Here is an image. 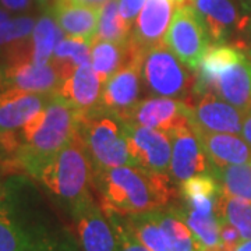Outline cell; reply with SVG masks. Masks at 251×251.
<instances>
[{"mask_svg":"<svg viewBox=\"0 0 251 251\" xmlns=\"http://www.w3.org/2000/svg\"><path fill=\"white\" fill-rule=\"evenodd\" d=\"M246 59V56L239 50V48H234L227 44H211L205 50V53L201 59V63L196 72V87L194 94L201 95L205 92H212L218 75L225 72L227 67H230L234 63Z\"/></svg>","mask_w":251,"mask_h":251,"instance_id":"cell-20","label":"cell"},{"mask_svg":"<svg viewBox=\"0 0 251 251\" xmlns=\"http://www.w3.org/2000/svg\"><path fill=\"white\" fill-rule=\"evenodd\" d=\"M212 92L219 98L246 110L251 106V73L247 59L234 63L216 78Z\"/></svg>","mask_w":251,"mask_h":251,"instance_id":"cell-22","label":"cell"},{"mask_svg":"<svg viewBox=\"0 0 251 251\" xmlns=\"http://www.w3.org/2000/svg\"><path fill=\"white\" fill-rule=\"evenodd\" d=\"M137 52L145 53L130 41V38L123 44L94 39L91 42V64L102 85L113 74H116Z\"/></svg>","mask_w":251,"mask_h":251,"instance_id":"cell-21","label":"cell"},{"mask_svg":"<svg viewBox=\"0 0 251 251\" xmlns=\"http://www.w3.org/2000/svg\"><path fill=\"white\" fill-rule=\"evenodd\" d=\"M181 60L162 42L150 48L143 57L141 75L151 94L168 98L191 97L196 87V72H190Z\"/></svg>","mask_w":251,"mask_h":251,"instance_id":"cell-6","label":"cell"},{"mask_svg":"<svg viewBox=\"0 0 251 251\" xmlns=\"http://www.w3.org/2000/svg\"><path fill=\"white\" fill-rule=\"evenodd\" d=\"M191 127V126H190ZM202 148L211 163V172L227 165H240L251 162V145L244 138L229 133H211L196 130Z\"/></svg>","mask_w":251,"mask_h":251,"instance_id":"cell-18","label":"cell"},{"mask_svg":"<svg viewBox=\"0 0 251 251\" xmlns=\"http://www.w3.org/2000/svg\"><path fill=\"white\" fill-rule=\"evenodd\" d=\"M38 1H39L41 4H46V3H49V1H52V3H53L54 0H38Z\"/></svg>","mask_w":251,"mask_h":251,"instance_id":"cell-43","label":"cell"},{"mask_svg":"<svg viewBox=\"0 0 251 251\" xmlns=\"http://www.w3.org/2000/svg\"><path fill=\"white\" fill-rule=\"evenodd\" d=\"M50 62L53 63L63 82L80 66L91 63V44L80 38L66 36L56 46Z\"/></svg>","mask_w":251,"mask_h":251,"instance_id":"cell-25","label":"cell"},{"mask_svg":"<svg viewBox=\"0 0 251 251\" xmlns=\"http://www.w3.org/2000/svg\"><path fill=\"white\" fill-rule=\"evenodd\" d=\"M188 106L184 100L155 97L137 102L123 119L127 123L159 128L172 133L188 125Z\"/></svg>","mask_w":251,"mask_h":251,"instance_id":"cell-11","label":"cell"},{"mask_svg":"<svg viewBox=\"0 0 251 251\" xmlns=\"http://www.w3.org/2000/svg\"><path fill=\"white\" fill-rule=\"evenodd\" d=\"M80 113L57 94L49 99L45 108L13 134V173L35 179L45 163L77 135Z\"/></svg>","mask_w":251,"mask_h":251,"instance_id":"cell-2","label":"cell"},{"mask_svg":"<svg viewBox=\"0 0 251 251\" xmlns=\"http://www.w3.org/2000/svg\"><path fill=\"white\" fill-rule=\"evenodd\" d=\"M74 230L82 251H117L115 229L102 206L88 201L72 216Z\"/></svg>","mask_w":251,"mask_h":251,"instance_id":"cell-12","label":"cell"},{"mask_svg":"<svg viewBox=\"0 0 251 251\" xmlns=\"http://www.w3.org/2000/svg\"><path fill=\"white\" fill-rule=\"evenodd\" d=\"M105 214L109 218L110 224L115 229V233H116L117 251H150L143 243L137 240L134 234L128 230V227L126 226L125 215H120L113 211H105Z\"/></svg>","mask_w":251,"mask_h":251,"instance_id":"cell-33","label":"cell"},{"mask_svg":"<svg viewBox=\"0 0 251 251\" xmlns=\"http://www.w3.org/2000/svg\"><path fill=\"white\" fill-rule=\"evenodd\" d=\"M247 1H249V3H250V4H251V0H247Z\"/></svg>","mask_w":251,"mask_h":251,"instance_id":"cell-46","label":"cell"},{"mask_svg":"<svg viewBox=\"0 0 251 251\" xmlns=\"http://www.w3.org/2000/svg\"><path fill=\"white\" fill-rule=\"evenodd\" d=\"M177 6H180V4H184V3H187L188 0H173Z\"/></svg>","mask_w":251,"mask_h":251,"instance_id":"cell-42","label":"cell"},{"mask_svg":"<svg viewBox=\"0 0 251 251\" xmlns=\"http://www.w3.org/2000/svg\"><path fill=\"white\" fill-rule=\"evenodd\" d=\"M249 31H250V35H251V20L249 21ZM250 52H251V48H250Z\"/></svg>","mask_w":251,"mask_h":251,"instance_id":"cell-45","label":"cell"},{"mask_svg":"<svg viewBox=\"0 0 251 251\" xmlns=\"http://www.w3.org/2000/svg\"><path fill=\"white\" fill-rule=\"evenodd\" d=\"M10 18V11H7L6 9H3V7H0V24L1 23H4V21H7Z\"/></svg>","mask_w":251,"mask_h":251,"instance_id":"cell-41","label":"cell"},{"mask_svg":"<svg viewBox=\"0 0 251 251\" xmlns=\"http://www.w3.org/2000/svg\"><path fill=\"white\" fill-rule=\"evenodd\" d=\"M233 251H251V239L249 240H242L236 247Z\"/></svg>","mask_w":251,"mask_h":251,"instance_id":"cell-39","label":"cell"},{"mask_svg":"<svg viewBox=\"0 0 251 251\" xmlns=\"http://www.w3.org/2000/svg\"><path fill=\"white\" fill-rule=\"evenodd\" d=\"M77 134L88 151L94 171L133 165L126 120L102 105L81 112Z\"/></svg>","mask_w":251,"mask_h":251,"instance_id":"cell-5","label":"cell"},{"mask_svg":"<svg viewBox=\"0 0 251 251\" xmlns=\"http://www.w3.org/2000/svg\"><path fill=\"white\" fill-rule=\"evenodd\" d=\"M99 9L78 0H54L49 10L66 35L91 44L98 31Z\"/></svg>","mask_w":251,"mask_h":251,"instance_id":"cell-17","label":"cell"},{"mask_svg":"<svg viewBox=\"0 0 251 251\" xmlns=\"http://www.w3.org/2000/svg\"><path fill=\"white\" fill-rule=\"evenodd\" d=\"M39 183L24 173L0 179V251H82L75 230Z\"/></svg>","mask_w":251,"mask_h":251,"instance_id":"cell-1","label":"cell"},{"mask_svg":"<svg viewBox=\"0 0 251 251\" xmlns=\"http://www.w3.org/2000/svg\"><path fill=\"white\" fill-rule=\"evenodd\" d=\"M250 73H251V63H250Z\"/></svg>","mask_w":251,"mask_h":251,"instance_id":"cell-47","label":"cell"},{"mask_svg":"<svg viewBox=\"0 0 251 251\" xmlns=\"http://www.w3.org/2000/svg\"><path fill=\"white\" fill-rule=\"evenodd\" d=\"M163 44L184 66L197 72L202 56L212 42L197 9L193 4L184 3L175 11Z\"/></svg>","mask_w":251,"mask_h":251,"instance_id":"cell-7","label":"cell"},{"mask_svg":"<svg viewBox=\"0 0 251 251\" xmlns=\"http://www.w3.org/2000/svg\"><path fill=\"white\" fill-rule=\"evenodd\" d=\"M53 95L6 87L0 91V138L14 134L39 113Z\"/></svg>","mask_w":251,"mask_h":251,"instance_id":"cell-14","label":"cell"},{"mask_svg":"<svg viewBox=\"0 0 251 251\" xmlns=\"http://www.w3.org/2000/svg\"><path fill=\"white\" fill-rule=\"evenodd\" d=\"M7 85H6V75H4V63L1 59V54H0V91L4 90Z\"/></svg>","mask_w":251,"mask_h":251,"instance_id":"cell-38","label":"cell"},{"mask_svg":"<svg viewBox=\"0 0 251 251\" xmlns=\"http://www.w3.org/2000/svg\"><path fill=\"white\" fill-rule=\"evenodd\" d=\"M143 52L137 53L126 63L125 66L103 84L102 90V106L109 109L120 117L138 102L140 82H141V66Z\"/></svg>","mask_w":251,"mask_h":251,"instance_id":"cell-13","label":"cell"},{"mask_svg":"<svg viewBox=\"0 0 251 251\" xmlns=\"http://www.w3.org/2000/svg\"><path fill=\"white\" fill-rule=\"evenodd\" d=\"M190 1H193V0H190Z\"/></svg>","mask_w":251,"mask_h":251,"instance_id":"cell-48","label":"cell"},{"mask_svg":"<svg viewBox=\"0 0 251 251\" xmlns=\"http://www.w3.org/2000/svg\"><path fill=\"white\" fill-rule=\"evenodd\" d=\"M0 179H1V177H0Z\"/></svg>","mask_w":251,"mask_h":251,"instance_id":"cell-49","label":"cell"},{"mask_svg":"<svg viewBox=\"0 0 251 251\" xmlns=\"http://www.w3.org/2000/svg\"><path fill=\"white\" fill-rule=\"evenodd\" d=\"M176 3L173 0H147L131 28L130 39L137 48L147 52L162 44L169 28Z\"/></svg>","mask_w":251,"mask_h":251,"instance_id":"cell-15","label":"cell"},{"mask_svg":"<svg viewBox=\"0 0 251 251\" xmlns=\"http://www.w3.org/2000/svg\"><path fill=\"white\" fill-rule=\"evenodd\" d=\"M127 144L134 166L153 173L169 175L172 161L171 133L127 123Z\"/></svg>","mask_w":251,"mask_h":251,"instance_id":"cell-8","label":"cell"},{"mask_svg":"<svg viewBox=\"0 0 251 251\" xmlns=\"http://www.w3.org/2000/svg\"><path fill=\"white\" fill-rule=\"evenodd\" d=\"M206 251H227V250H226V249H224V247L221 246L219 249H215V250H206Z\"/></svg>","mask_w":251,"mask_h":251,"instance_id":"cell-44","label":"cell"},{"mask_svg":"<svg viewBox=\"0 0 251 251\" xmlns=\"http://www.w3.org/2000/svg\"><path fill=\"white\" fill-rule=\"evenodd\" d=\"M102 82L99 80L92 64L80 66L69 78L63 81L57 95L73 108L87 112L102 105Z\"/></svg>","mask_w":251,"mask_h":251,"instance_id":"cell-19","label":"cell"},{"mask_svg":"<svg viewBox=\"0 0 251 251\" xmlns=\"http://www.w3.org/2000/svg\"><path fill=\"white\" fill-rule=\"evenodd\" d=\"M171 135L172 161L169 175L173 183L181 184L193 176L212 173L202 144L190 125L172 131Z\"/></svg>","mask_w":251,"mask_h":251,"instance_id":"cell-10","label":"cell"},{"mask_svg":"<svg viewBox=\"0 0 251 251\" xmlns=\"http://www.w3.org/2000/svg\"><path fill=\"white\" fill-rule=\"evenodd\" d=\"M242 242V236L233 225L221 219V243L222 247L227 251H233V249Z\"/></svg>","mask_w":251,"mask_h":251,"instance_id":"cell-34","label":"cell"},{"mask_svg":"<svg viewBox=\"0 0 251 251\" xmlns=\"http://www.w3.org/2000/svg\"><path fill=\"white\" fill-rule=\"evenodd\" d=\"M218 216L239 230L242 240L251 239V201L221 193L218 200Z\"/></svg>","mask_w":251,"mask_h":251,"instance_id":"cell-29","label":"cell"},{"mask_svg":"<svg viewBox=\"0 0 251 251\" xmlns=\"http://www.w3.org/2000/svg\"><path fill=\"white\" fill-rule=\"evenodd\" d=\"M152 214L166 234L172 251H205L175 206L155 209Z\"/></svg>","mask_w":251,"mask_h":251,"instance_id":"cell-23","label":"cell"},{"mask_svg":"<svg viewBox=\"0 0 251 251\" xmlns=\"http://www.w3.org/2000/svg\"><path fill=\"white\" fill-rule=\"evenodd\" d=\"M242 135L243 138L251 145V106L243 110Z\"/></svg>","mask_w":251,"mask_h":251,"instance_id":"cell-37","label":"cell"},{"mask_svg":"<svg viewBox=\"0 0 251 251\" xmlns=\"http://www.w3.org/2000/svg\"><path fill=\"white\" fill-rule=\"evenodd\" d=\"M81 3H84V4H88V6H94V7H100V6H103L108 0H78Z\"/></svg>","mask_w":251,"mask_h":251,"instance_id":"cell-40","label":"cell"},{"mask_svg":"<svg viewBox=\"0 0 251 251\" xmlns=\"http://www.w3.org/2000/svg\"><path fill=\"white\" fill-rule=\"evenodd\" d=\"M205 24L212 44H226L234 32L242 31L249 18L240 17L233 0H193Z\"/></svg>","mask_w":251,"mask_h":251,"instance_id":"cell-16","label":"cell"},{"mask_svg":"<svg viewBox=\"0 0 251 251\" xmlns=\"http://www.w3.org/2000/svg\"><path fill=\"white\" fill-rule=\"evenodd\" d=\"M212 175L224 193L251 201V162L216 168L212 169Z\"/></svg>","mask_w":251,"mask_h":251,"instance_id":"cell-30","label":"cell"},{"mask_svg":"<svg viewBox=\"0 0 251 251\" xmlns=\"http://www.w3.org/2000/svg\"><path fill=\"white\" fill-rule=\"evenodd\" d=\"M64 38V32L52 16L50 10H46L36 20L34 31L31 34L32 60L38 64L50 63L57 44Z\"/></svg>","mask_w":251,"mask_h":251,"instance_id":"cell-24","label":"cell"},{"mask_svg":"<svg viewBox=\"0 0 251 251\" xmlns=\"http://www.w3.org/2000/svg\"><path fill=\"white\" fill-rule=\"evenodd\" d=\"M131 27L120 14L119 0H108L99 9L98 31L94 39H103L110 42L123 44L128 41Z\"/></svg>","mask_w":251,"mask_h":251,"instance_id":"cell-28","label":"cell"},{"mask_svg":"<svg viewBox=\"0 0 251 251\" xmlns=\"http://www.w3.org/2000/svg\"><path fill=\"white\" fill-rule=\"evenodd\" d=\"M32 6V0H0V7L10 13H23Z\"/></svg>","mask_w":251,"mask_h":251,"instance_id":"cell-36","label":"cell"},{"mask_svg":"<svg viewBox=\"0 0 251 251\" xmlns=\"http://www.w3.org/2000/svg\"><path fill=\"white\" fill-rule=\"evenodd\" d=\"M179 215L184 219L188 227L196 234L198 242L202 244L206 250H215L222 246L221 243V219L218 212H200L196 209H191L188 206L180 208L175 206Z\"/></svg>","mask_w":251,"mask_h":251,"instance_id":"cell-26","label":"cell"},{"mask_svg":"<svg viewBox=\"0 0 251 251\" xmlns=\"http://www.w3.org/2000/svg\"><path fill=\"white\" fill-rule=\"evenodd\" d=\"M63 214L75 211L94 200V165L77 134L39 171L35 179Z\"/></svg>","mask_w":251,"mask_h":251,"instance_id":"cell-4","label":"cell"},{"mask_svg":"<svg viewBox=\"0 0 251 251\" xmlns=\"http://www.w3.org/2000/svg\"><path fill=\"white\" fill-rule=\"evenodd\" d=\"M94 188L100 198V206L120 215L161 209L176 196L169 175L134 165L94 171Z\"/></svg>","mask_w":251,"mask_h":251,"instance_id":"cell-3","label":"cell"},{"mask_svg":"<svg viewBox=\"0 0 251 251\" xmlns=\"http://www.w3.org/2000/svg\"><path fill=\"white\" fill-rule=\"evenodd\" d=\"M36 20L31 16L10 17L0 24V52L31 38Z\"/></svg>","mask_w":251,"mask_h":251,"instance_id":"cell-31","label":"cell"},{"mask_svg":"<svg viewBox=\"0 0 251 251\" xmlns=\"http://www.w3.org/2000/svg\"><path fill=\"white\" fill-rule=\"evenodd\" d=\"M126 226L150 251H172L168 237L161 225L155 219L152 211L125 215Z\"/></svg>","mask_w":251,"mask_h":251,"instance_id":"cell-27","label":"cell"},{"mask_svg":"<svg viewBox=\"0 0 251 251\" xmlns=\"http://www.w3.org/2000/svg\"><path fill=\"white\" fill-rule=\"evenodd\" d=\"M147 0H119L120 14L125 18L126 23L133 28L134 18L140 14V11L144 7Z\"/></svg>","mask_w":251,"mask_h":251,"instance_id":"cell-35","label":"cell"},{"mask_svg":"<svg viewBox=\"0 0 251 251\" xmlns=\"http://www.w3.org/2000/svg\"><path fill=\"white\" fill-rule=\"evenodd\" d=\"M222 187L212 173L193 176L180 184V194L184 200L196 197H219Z\"/></svg>","mask_w":251,"mask_h":251,"instance_id":"cell-32","label":"cell"},{"mask_svg":"<svg viewBox=\"0 0 251 251\" xmlns=\"http://www.w3.org/2000/svg\"><path fill=\"white\" fill-rule=\"evenodd\" d=\"M198 100L187 103L188 125L191 128L211 133L240 134L243 127V110L221 99L214 92L197 95Z\"/></svg>","mask_w":251,"mask_h":251,"instance_id":"cell-9","label":"cell"}]
</instances>
